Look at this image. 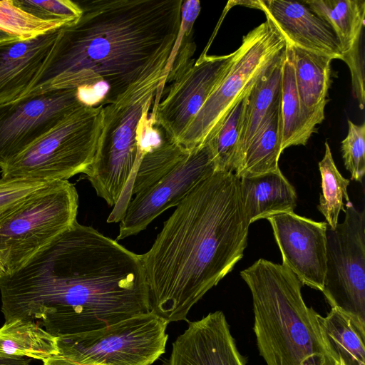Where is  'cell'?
I'll return each mask as SVG.
<instances>
[{"instance_id": "cell-3", "label": "cell", "mask_w": 365, "mask_h": 365, "mask_svg": "<svg viewBox=\"0 0 365 365\" xmlns=\"http://www.w3.org/2000/svg\"><path fill=\"white\" fill-rule=\"evenodd\" d=\"M249 226L234 173L216 171L198 183L140 255L150 312L169 322L187 321L191 308L242 258Z\"/></svg>"}, {"instance_id": "cell-27", "label": "cell", "mask_w": 365, "mask_h": 365, "mask_svg": "<svg viewBox=\"0 0 365 365\" xmlns=\"http://www.w3.org/2000/svg\"><path fill=\"white\" fill-rule=\"evenodd\" d=\"M324 145V155L319 162L322 194L317 208L324 216L329 227L334 229L339 223L341 210L345 211L344 199L346 202H350L347 191L349 180L344 178L338 170L329 143L326 142Z\"/></svg>"}, {"instance_id": "cell-20", "label": "cell", "mask_w": 365, "mask_h": 365, "mask_svg": "<svg viewBox=\"0 0 365 365\" xmlns=\"http://www.w3.org/2000/svg\"><path fill=\"white\" fill-rule=\"evenodd\" d=\"M241 197L249 225L282 212H294V187L281 170L240 178Z\"/></svg>"}, {"instance_id": "cell-7", "label": "cell", "mask_w": 365, "mask_h": 365, "mask_svg": "<svg viewBox=\"0 0 365 365\" xmlns=\"http://www.w3.org/2000/svg\"><path fill=\"white\" fill-rule=\"evenodd\" d=\"M170 322L152 312L108 327L58 337L43 365H151L165 353Z\"/></svg>"}, {"instance_id": "cell-21", "label": "cell", "mask_w": 365, "mask_h": 365, "mask_svg": "<svg viewBox=\"0 0 365 365\" xmlns=\"http://www.w3.org/2000/svg\"><path fill=\"white\" fill-rule=\"evenodd\" d=\"M282 152L279 96L240 153L234 173L241 178L277 172Z\"/></svg>"}, {"instance_id": "cell-18", "label": "cell", "mask_w": 365, "mask_h": 365, "mask_svg": "<svg viewBox=\"0 0 365 365\" xmlns=\"http://www.w3.org/2000/svg\"><path fill=\"white\" fill-rule=\"evenodd\" d=\"M324 19L336 34L348 66L352 87L359 103L364 101V57L361 51L364 26V0H307L303 2Z\"/></svg>"}, {"instance_id": "cell-2", "label": "cell", "mask_w": 365, "mask_h": 365, "mask_svg": "<svg viewBox=\"0 0 365 365\" xmlns=\"http://www.w3.org/2000/svg\"><path fill=\"white\" fill-rule=\"evenodd\" d=\"M182 1H76L81 16L59 29L28 94L76 88L85 104L89 95V106L118 101L139 81L165 68L180 30Z\"/></svg>"}, {"instance_id": "cell-11", "label": "cell", "mask_w": 365, "mask_h": 365, "mask_svg": "<svg viewBox=\"0 0 365 365\" xmlns=\"http://www.w3.org/2000/svg\"><path fill=\"white\" fill-rule=\"evenodd\" d=\"M235 51L224 56H208L205 51L170 70L150 118L153 125L178 143L186 128L226 73Z\"/></svg>"}, {"instance_id": "cell-9", "label": "cell", "mask_w": 365, "mask_h": 365, "mask_svg": "<svg viewBox=\"0 0 365 365\" xmlns=\"http://www.w3.org/2000/svg\"><path fill=\"white\" fill-rule=\"evenodd\" d=\"M78 194L68 180L45 184L29 195L0 223V250L6 252L7 273L34 255L77 221Z\"/></svg>"}, {"instance_id": "cell-32", "label": "cell", "mask_w": 365, "mask_h": 365, "mask_svg": "<svg viewBox=\"0 0 365 365\" xmlns=\"http://www.w3.org/2000/svg\"><path fill=\"white\" fill-rule=\"evenodd\" d=\"M28 357H0V365H30Z\"/></svg>"}, {"instance_id": "cell-10", "label": "cell", "mask_w": 365, "mask_h": 365, "mask_svg": "<svg viewBox=\"0 0 365 365\" xmlns=\"http://www.w3.org/2000/svg\"><path fill=\"white\" fill-rule=\"evenodd\" d=\"M334 229L327 227L322 293L331 306L365 322V212L350 202Z\"/></svg>"}, {"instance_id": "cell-24", "label": "cell", "mask_w": 365, "mask_h": 365, "mask_svg": "<svg viewBox=\"0 0 365 365\" xmlns=\"http://www.w3.org/2000/svg\"><path fill=\"white\" fill-rule=\"evenodd\" d=\"M327 342L340 365H365V322L331 308L321 317Z\"/></svg>"}, {"instance_id": "cell-12", "label": "cell", "mask_w": 365, "mask_h": 365, "mask_svg": "<svg viewBox=\"0 0 365 365\" xmlns=\"http://www.w3.org/2000/svg\"><path fill=\"white\" fill-rule=\"evenodd\" d=\"M216 171L210 140L190 149L168 173L130 200L120 221L115 240L144 230L157 217L176 207L198 183Z\"/></svg>"}, {"instance_id": "cell-19", "label": "cell", "mask_w": 365, "mask_h": 365, "mask_svg": "<svg viewBox=\"0 0 365 365\" xmlns=\"http://www.w3.org/2000/svg\"><path fill=\"white\" fill-rule=\"evenodd\" d=\"M291 46L302 110L309 127L315 132L317 125L324 119V109L330 86L331 62L333 58L322 53Z\"/></svg>"}, {"instance_id": "cell-28", "label": "cell", "mask_w": 365, "mask_h": 365, "mask_svg": "<svg viewBox=\"0 0 365 365\" xmlns=\"http://www.w3.org/2000/svg\"><path fill=\"white\" fill-rule=\"evenodd\" d=\"M66 24L36 18L16 6L13 0L0 1V30L21 40L38 37Z\"/></svg>"}, {"instance_id": "cell-8", "label": "cell", "mask_w": 365, "mask_h": 365, "mask_svg": "<svg viewBox=\"0 0 365 365\" xmlns=\"http://www.w3.org/2000/svg\"><path fill=\"white\" fill-rule=\"evenodd\" d=\"M285 46L284 37L267 16L264 23L243 36L226 73L178 143L192 149L210 140L236 101L282 53Z\"/></svg>"}, {"instance_id": "cell-15", "label": "cell", "mask_w": 365, "mask_h": 365, "mask_svg": "<svg viewBox=\"0 0 365 365\" xmlns=\"http://www.w3.org/2000/svg\"><path fill=\"white\" fill-rule=\"evenodd\" d=\"M221 311L189 322L172 344L164 365H245Z\"/></svg>"}, {"instance_id": "cell-29", "label": "cell", "mask_w": 365, "mask_h": 365, "mask_svg": "<svg viewBox=\"0 0 365 365\" xmlns=\"http://www.w3.org/2000/svg\"><path fill=\"white\" fill-rule=\"evenodd\" d=\"M24 11L43 20L58 21L70 24L78 20L82 10L76 1L71 0H13Z\"/></svg>"}, {"instance_id": "cell-5", "label": "cell", "mask_w": 365, "mask_h": 365, "mask_svg": "<svg viewBox=\"0 0 365 365\" xmlns=\"http://www.w3.org/2000/svg\"><path fill=\"white\" fill-rule=\"evenodd\" d=\"M165 68L134 85L118 101L103 106L102 127L93 162L84 174L97 195L116 206L141 155L143 142L154 128L148 113L164 81Z\"/></svg>"}, {"instance_id": "cell-14", "label": "cell", "mask_w": 365, "mask_h": 365, "mask_svg": "<svg viewBox=\"0 0 365 365\" xmlns=\"http://www.w3.org/2000/svg\"><path fill=\"white\" fill-rule=\"evenodd\" d=\"M282 257V265L314 289L322 292L327 262V222L282 212L267 218Z\"/></svg>"}, {"instance_id": "cell-31", "label": "cell", "mask_w": 365, "mask_h": 365, "mask_svg": "<svg viewBox=\"0 0 365 365\" xmlns=\"http://www.w3.org/2000/svg\"><path fill=\"white\" fill-rule=\"evenodd\" d=\"M47 182L11 178H0V223L11 215L32 192Z\"/></svg>"}, {"instance_id": "cell-13", "label": "cell", "mask_w": 365, "mask_h": 365, "mask_svg": "<svg viewBox=\"0 0 365 365\" xmlns=\"http://www.w3.org/2000/svg\"><path fill=\"white\" fill-rule=\"evenodd\" d=\"M83 104L79 91L72 88L0 105V169Z\"/></svg>"}, {"instance_id": "cell-25", "label": "cell", "mask_w": 365, "mask_h": 365, "mask_svg": "<svg viewBox=\"0 0 365 365\" xmlns=\"http://www.w3.org/2000/svg\"><path fill=\"white\" fill-rule=\"evenodd\" d=\"M283 52L256 80L248 92L237 163L240 153L255 134L271 107L279 98Z\"/></svg>"}, {"instance_id": "cell-22", "label": "cell", "mask_w": 365, "mask_h": 365, "mask_svg": "<svg viewBox=\"0 0 365 365\" xmlns=\"http://www.w3.org/2000/svg\"><path fill=\"white\" fill-rule=\"evenodd\" d=\"M280 116L282 151L292 145H306L314 131L309 127L302 110L295 81L292 48L287 41L282 68Z\"/></svg>"}, {"instance_id": "cell-30", "label": "cell", "mask_w": 365, "mask_h": 365, "mask_svg": "<svg viewBox=\"0 0 365 365\" xmlns=\"http://www.w3.org/2000/svg\"><path fill=\"white\" fill-rule=\"evenodd\" d=\"M348 125L347 135L341 141L342 158L351 179L361 182L365 173V124L349 120Z\"/></svg>"}, {"instance_id": "cell-23", "label": "cell", "mask_w": 365, "mask_h": 365, "mask_svg": "<svg viewBox=\"0 0 365 365\" xmlns=\"http://www.w3.org/2000/svg\"><path fill=\"white\" fill-rule=\"evenodd\" d=\"M58 337L34 321L14 319L0 328V357L43 361L58 354Z\"/></svg>"}, {"instance_id": "cell-34", "label": "cell", "mask_w": 365, "mask_h": 365, "mask_svg": "<svg viewBox=\"0 0 365 365\" xmlns=\"http://www.w3.org/2000/svg\"><path fill=\"white\" fill-rule=\"evenodd\" d=\"M21 40L6 32L0 30V45Z\"/></svg>"}, {"instance_id": "cell-4", "label": "cell", "mask_w": 365, "mask_h": 365, "mask_svg": "<svg viewBox=\"0 0 365 365\" xmlns=\"http://www.w3.org/2000/svg\"><path fill=\"white\" fill-rule=\"evenodd\" d=\"M240 274L252 294L253 330L267 365H340L322 316L304 302L303 284L292 272L259 259Z\"/></svg>"}, {"instance_id": "cell-6", "label": "cell", "mask_w": 365, "mask_h": 365, "mask_svg": "<svg viewBox=\"0 0 365 365\" xmlns=\"http://www.w3.org/2000/svg\"><path fill=\"white\" fill-rule=\"evenodd\" d=\"M103 106L83 104L1 169V177L46 182L85 174L95 157Z\"/></svg>"}, {"instance_id": "cell-17", "label": "cell", "mask_w": 365, "mask_h": 365, "mask_svg": "<svg viewBox=\"0 0 365 365\" xmlns=\"http://www.w3.org/2000/svg\"><path fill=\"white\" fill-rule=\"evenodd\" d=\"M59 29L0 45V105L29 93L48 60Z\"/></svg>"}, {"instance_id": "cell-33", "label": "cell", "mask_w": 365, "mask_h": 365, "mask_svg": "<svg viewBox=\"0 0 365 365\" xmlns=\"http://www.w3.org/2000/svg\"><path fill=\"white\" fill-rule=\"evenodd\" d=\"M6 273V252L0 250V277H3Z\"/></svg>"}, {"instance_id": "cell-26", "label": "cell", "mask_w": 365, "mask_h": 365, "mask_svg": "<svg viewBox=\"0 0 365 365\" xmlns=\"http://www.w3.org/2000/svg\"><path fill=\"white\" fill-rule=\"evenodd\" d=\"M250 89L236 101L223 119L215 134L209 140L212 145L217 171L235 173L245 109Z\"/></svg>"}, {"instance_id": "cell-16", "label": "cell", "mask_w": 365, "mask_h": 365, "mask_svg": "<svg viewBox=\"0 0 365 365\" xmlns=\"http://www.w3.org/2000/svg\"><path fill=\"white\" fill-rule=\"evenodd\" d=\"M259 9L271 19L292 45L342 60L340 43L331 26L302 2L258 1Z\"/></svg>"}, {"instance_id": "cell-1", "label": "cell", "mask_w": 365, "mask_h": 365, "mask_svg": "<svg viewBox=\"0 0 365 365\" xmlns=\"http://www.w3.org/2000/svg\"><path fill=\"white\" fill-rule=\"evenodd\" d=\"M0 293L5 322L34 321L56 337L150 312L140 255L78 221L0 277Z\"/></svg>"}]
</instances>
